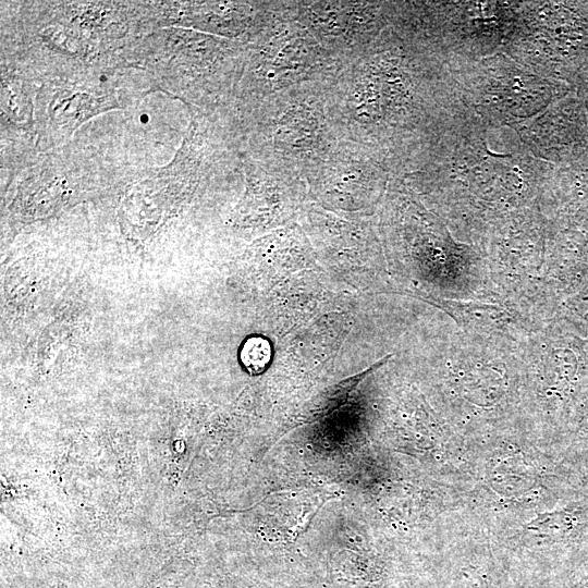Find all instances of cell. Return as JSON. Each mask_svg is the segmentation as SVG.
<instances>
[{
  "label": "cell",
  "instance_id": "1",
  "mask_svg": "<svg viewBox=\"0 0 588 588\" xmlns=\"http://www.w3.org/2000/svg\"><path fill=\"white\" fill-rule=\"evenodd\" d=\"M392 32L343 59L328 91V113L340 139L396 159L416 135L422 111L420 75Z\"/></svg>",
  "mask_w": 588,
  "mask_h": 588
},
{
  "label": "cell",
  "instance_id": "2",
  "mask_svg": "<svg viewBox=\"0 0 588 588\" xmlns=\"http://www.w3.org/2000/svg\"><path fill=\"white\" fill-rule=\"evenodd\" d=\"M332 79L241 105L243 151L305 181L340 140L327 107Z\"/></svg>",
  "mask_w": 588,
  "mask_h": 588
},
{
  "label": "cell",
  "instance_id": "3",
  "mask_svg": "<svg viewBox=\"0 0 588 588\" xmlns=\"http://www.w3.org/2000/svg\"><path fill=\"white\" fill-rule=\"evenodd\" d=\"M341 63L296 15L280 19L247 44L240 77L241 105L306 83L332 79Z\"/></svg>",
  "mask_w": 588,
  "mask_h": 588
},
{
  "label": "cell",
  "instance_id": "4",
  "mask_svg": "<svg viewBox=\"0 0 588 588\" xmlns=\"http://www.w3.org/2000/svg\"><path fill=\"white\" fill-rule=\"evenodd\" d=\"M392 5L371 1H297L296 20L341 60L377 39Z\"/></svg>",
  "mask_w": 588,
  "mask_h": 588
},
{
  "label": "cell",
  "instance_id": "5",
  "mask_svg": "<svg viewBox=\"0 0 588 588\" xmlns=\"http://www.w3.org/2000/svg\"><path fill=\"white\" fill-rule=\"evenodd\" d=\"M388 163L389 160L377 151L340 139L305 182L309 187L329 196L352 195L379 181Z\"/></svg>",
  "mask_w": 588,
  "mask_h": 588
},
{
  "label": "cell",
  "instance_id": "6",
  "mask_svg": "<svg viewBox=\"0 0 588 588\" xmlns=\"http://www.w3.org/2000/svg\"><path fill=\"white\" fill-rule=\"evenodd\" d=\"M271 359V346L262 336H250L242 345L240 360L252 375L265 371Z\"/></svg>",
  "mask_w": 588,
  "mask_h": 588
},
{
  "label": "cell",
  "instance_id": "7",
  "mask_svg": "<svg viewBox=\"0 0 588 588\" xmlns=\"http://www.w3.org/2000/svg\"><path fill=\"white\" fill-rule=\"evenodd\" d=\"M142 121H147V115H142Z\"/></svg>",
  "mask_w": 588,
  "mask_h": 588
}]
</instances>
